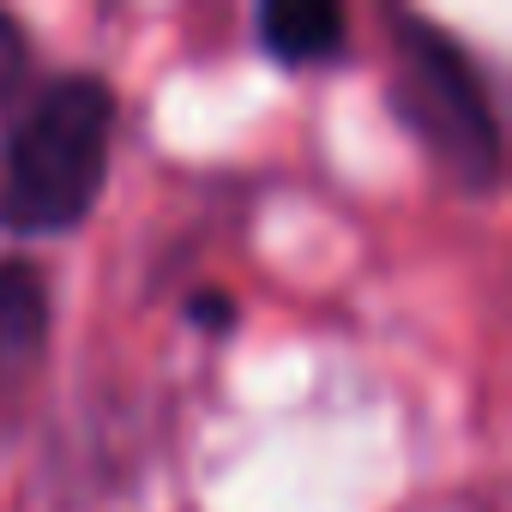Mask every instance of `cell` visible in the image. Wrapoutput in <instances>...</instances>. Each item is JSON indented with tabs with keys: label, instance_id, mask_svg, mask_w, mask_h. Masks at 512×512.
<instances>
[{
	"label": "cell",
	"instance_id": "obj_1",
	"mask_svg": "<svg viewBox=\"0 0 512 512\" xmlns=\"http://www.w3.org/2000/svg\"><path fill=\"white\" fill-rule=\"evenodd\" d=\"M115 139V91L97 73L49 79L0 151V229L55 235L91 217Z\"/></svg>",
	"mask_w": 512,
	"mask_h": 512
},
{
	"label": "cell",
	"instance_id": "obj_2",
	"mask_svg": "<svg viewBox=\"0 0 512 512\" xmlns=\"http://www.w3.org/2000/svg\"><path fill=\"white\" fill-rule=\"evenodd\" d=\"M398 109L452 169V181L470 193L500 181V121L488 85L476 61L428 19H398Z\"/></svg>",
	"mask_w": 512,
	"mask_h": 512
},
{
	"label": "cell",
	"instance_id": "obj_3",
	"mask_svg": "<svg viewBox=\"0 0 512 512\" xmlns=\"http://www.w3.org/2000/svg\"><path fill=\"white\" fill-rule=\"evenodd\" d=\"M49 338V290L31 260H0V398H7Z\"/></svg>",
	"mask_w": 512,
	"mask_h": 512
},
{
	"label": "cell",
	"instance_id": "obj_4",
	"mask_svg": "<svg viewBox=\"0 0 512 512\" xmlns=\"http://www.w3.org/2000/svg\"><path fill=\"white\" fill-rule=\"evenodd\" d=\"M344 31H350V19H344V7H332V0H272V7H260V49L278 67L338 61Z\"/></svg>",
	"mask_w": 512,
	"mask_h": 512
},
{
	"label": "cell",
	"instance_id": "obj_5",
	"mask_svg": "<svg viewBox=\"0 0 512 512\" xmlns=\"http://www.w3.org/2000/svg\"><path fill=\"white\" fill-rule=\"evenodd\" d=\"M25 61H31V49H25V31L0 13V97H13L19 91V79H25Z\"/></svg>",
	"mask_w": 512,
	"mask_h": 512
},
{
	"label": "cell",
	"instance_id": "obj_6",
	"mask_svg": "<svg viewBox=\"0 0 512 512\" xmlns=\"http://www.w3.org/2000/svg\"><path fill=\"white\" fill-rule=\"evenodd\" d=\"M193 320H205V326H229L235 308H229V296H199V302H193Z\"/></svg>",
	"mask_w": 512,
	"mask_h": 512
}]
</instances>
